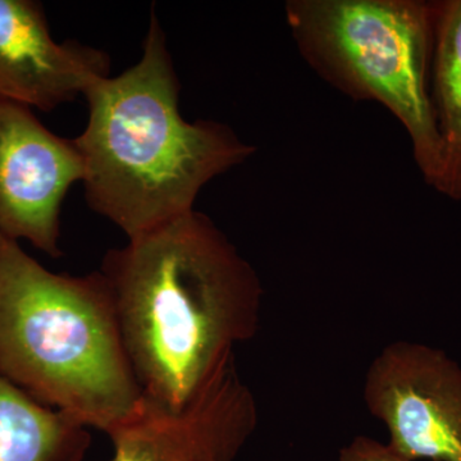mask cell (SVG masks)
Here are the masks:
<instances>
[{"mask_svg":"<svg viewBox=\"0 0 461 461\" xmlns=\"http://www.w3.org/2000/svg\"><path fill=\"white\" fill-rule=\"evenodd\" d=\"M100 272L142 395L167 408L198 399L259 329L256 271L195 209L109 250Z\"/></svg>","mask_w":461,"mask_h":461,"instance_id":"6da1fadb","label":"cell"},{"mask_svg":"<svg viewBox=\"0 0 461 461\" xmlns=\"http://www.w3.org/2000/svg\"><path fill=\"white\" fill-rule=\"evenodd\" d=\"M180 87L151 7L140 60L84 94L89 117L74 141L85 198L127 239L193 212L205 184L254 151L224 124L185 121Z\"/></svg>","mask_w":461,"mask_h":461,"instance_id":"7a4b0ae2","label":"cell"},{"mask_svg":"<svg viewBox=\"0 0 461 461\" xmlns=\"http://www.w3.org/2000/svg\"><path fill=\"white\" fill-rule=\"evenodd\" d=\"M0 375L107 435L144 402L102 272L48 271L2 235Z\"/></svg>","mask_w":461,"mask_h":461,"instance_id":"3957f363","label":"cell"},{"mask_svg":"<svg viewBox=\"0 0 461 461\" xmlns=\"http://www.w3.org/2000/svg\"><path fill=\"white\" fill-rule=\"evenodd\" d=\"M288 21L314 65L359 98L375 99L402 121L430 186L441 145L430 104L432 2L308 0L290 3Z\"/></svg>","mask_w":461,"mask_h":461,"instance_id":"277c9868","label":"cell"},{"mask_svg":"<svg viewBox=\"0 0 461 461\" xmlns=\"http://www.w3.org/2000/svg\"><path fill=\"white\" fill-rule=\"evenodd\" d=\"M364 402L411 461H461V366L421 342L395 341L373 359Z\"/></svg>","mask_w":461,"mask_h":461,"instance_id":"5b68a950","label":"cell"},{"mask_svg":"<svg viewBox=\"0 0 461 461\" xmlns=\"http://www.w3.org/2000/svg\"><path fill=\"white\" fill-rule=\"evenodd\" d=\"M83 176L74 140L48 130L32 108L0 96V235L62 256L60 212Z\"/></svg>","mask_w":461,"mask_h":461,"instance_id":"8992f818","label":"cell"},{"mask_svg":"<svg viewBox=\"0 0 461 461\" xmlns=\"http://www.w3.org/2000/svg\"><path fill=\"white\" fill-rule=\"evenodd\" d=\"M259 421L250 387L236 363L182 409L145 399L108 433L112 461H238Z\"/></svg>","mask_w":461,"mask_h":461,"instance_id":"52a82bcc","label":"cell"},{"mask_svg":"<svg viewBox=\"0 0 461 461\" xmlns=\"http://www.w3.org/2000/svg\"><path fill=\"white\" fill-rule=\"evenodd\" d=\"M104 51L51 36L44 8L32 0H0V96L50 112L108 77Z\"/></svg>","mask_w":461,"mask_h":461,"instance_id":"ba28073f","label":"cell"},{"mask_svg":"<svg viewBox=\"0 0 461 461\" xmlns=\"http://www.w3.org/2000/svg\"><path fill=\"white\" fill-rule=\"evenodd\" d=\"M429 94L441 167L435 189L461 200V0L432 2Z\"/></svg>","mask_w":461,"mask_h":461,"instance_id":"9c48e42d","label":"cell"},{"mask_svg":"<svg viewBox=\"0 0 461 461\" xmlns=\"http://www.w3.org/2000/svg\"><path fill=\"white\" fill-rule=\"evenodd\" d=\"M89 442L86 427L0 375V461H81Z\"/></svg>","mask_w":461,"mask_h":461,"instance_id":"30bf717a","label":"cell"},{"mask_svg":"<svg viewBox=\"0 0 461 461\" xmlns=\"http://www.w3.org/2000/svg\"><path fill=\"white\" fill-rule=\"evenodd\" d=\"M338 461H411L369 436H357L339 450Z\"/></svg>","mask_w":461,"mask_h":461,"instance_id":"8fae6325","label":"cell"}]
</instances>
